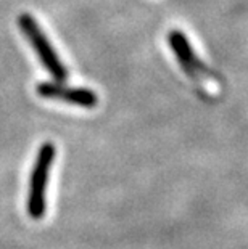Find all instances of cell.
Masks as SVG:
<instances>
[{"mask_svg":"<svg viewBox=\"0 0 248 249\" xmlns=\"http://www.w3.org/2000/svg\"><path fill=\"white\" fill-rule=\"evenodd\" d=\"M168 44L171 47V52L176 56L179 66L182 68V71L192 79L193 82H197L205 92L210 95H216L221 90L219 81L213 76L207 66L203 65L200 56L195 53L192 44L189 42L187 36L179 29H172L168 34Z\"/></svg>","mask_w":248,"mask_h":249,"instance_id":"1","label":"cell"},{"mask_svg":"<svg viewBox=\"0 0 248 249\" xmlns=\"http://www.w3.org/2000/svg\"><path fill=\"white\" fill-rule=\"evenodd\" d=\"M38 95L45 100H55L84 109H92L98 105V97L94 90L84 87H65L54 82L39 84Z\"/></svg>","mask_w":248,"mask_h":249,"instance_id":"4","label":"cell"},{"mask_svg":"<svg viewBox=\"0 0 248 249\" xmlns=\"http://www.w3.org/2000/svg\"><path fill=\"white\" fill-rule=\"evenodd\" d=\"M18 21H19L21 31H23V34L26 36V39L31 42L36 53L40 58L42 65L45 66V70L54 76L55 81H65L68 77V70L63 66L60 56L57 55L55 49L52 47L45 33L38 24V21L28 13L21 15Z\"/></svg>","mask_w":248,"mask_h":249,"instance_id":"3","label":"cell"},{"mask_svg":"<svg viewBox=\"0 0 248 249\" xmlns=\"http://www.w3.org/2000/svg\"><path fill=\"white\" fill-rule=\"evenodd\" d=\"M57 156V148L52 142H45L39 148L36 156L34 169L31 174L29 183V196H28V213L33 219L39 220L45 214V196H47V183H49V174L54 166Z\"/></svg>","mask_w":248,"mask_h":249,"instance_id":"2","label":"cell"}]
</instances>
